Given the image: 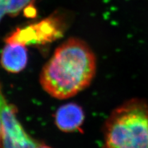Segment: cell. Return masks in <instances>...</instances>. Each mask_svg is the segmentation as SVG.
Returning <instances> with one entry per match:
<instances>
[{"instance_id": "3957f363", "label": "cell", "mask_w": 148, "mask_h": 148, "mask_svg": "<svg viewBox=\"0 0 148 148\" xmlns=\"http://www.w3.org/2000/svg\"><path fill=\"white\" fill-rule=\"evenodd\" d=\"M17 110L6 99L0 85V148H35L40 143L24 130L17 117Z\"/></svg>"}, {"instance_id": "6da1fadb", "label": "cell", "mask_w": 148, "mask_h": 148, "mask_svg": "<svg viewBox=\"0 0 148 148\" xmlns=\"http://www.w3.org/2000/svg\"><path fill=\"white\" fill-rule=\"evenodd\" d=\"M96 59L84 41L72 38L56 49L40 73L44 90L59 99L71 98L85 89L96 74Z\"/></svg>"}, {"instance_id": "8992f818", "label": "cell", "mask_w": 148, "mask_h": 148, "mask_svg": "<svg viewBox=\"0 0 148 148\" xmlns=\"http://www.w3.org/2000/svg\"><path fill=\"white\" fill-rule=\"evenodd\" d=\"M1 54L0 63L8 72L17 73L25 68L28 53L25 46L16 43H6Z\"/></svg>"}, {"instance_id": "5b68a950", "label": "cell", "mask_w": 148, "mask_h": 148, "mask_svg": "<svg viewBox=\"0 0 148 148\" xmlns=\"http://www.w3.org/2000/svg\"><path fill=\"white\" fill-rule=\"evenodd\" d=\"M85 113L79 105L67 103L61 106L55 113L54 121L58 128L64 132H75L81 127Z\"/></svg>"}, {"instance_id": "52a82bcc", "label": "cell", "mask_w": 148, "mask_h": 148, "mask_svg": "<svg viewBox=\"0 0 148 148\" xmlns=\"http://www.w3.org/2000/svg\"><path fill=\"white\" fill-rule=\"evenodd\" d=\"M8 14L11 17H16L27 8L34 6L35 0H7Z\"/></svg>"}, {"instance_id": "7a4b0ae2", "label": "cell", "mask_w": 148, "mask_h": 148, "mask_svg": "<svg viewBox=\"0 0 148 148\" xmlns=\"http://www.w3.org/2000/svg\"><path fill=\"white\" fill-rule=\"evenodd\" d=\"M105 148H148V104L133 99L115 109L104 126Z\"/></svg>"}, {"instance_id": "ba28073f", "label": "cell", "mask_w": 148, "mask_h": 148, "mask_svg": "<svg viewBox=\"0 0 148 148\" xmlns=\"http://www.w3.org/2000/svg\"><path fill=\"white\" fill-rule=\"evenodd\" d=\"M6 14H8L7 0H0V21Z\"/></svg>"}, {"instance_id": "277c9868", "label": "cell", "mask_w": 148, "mask_h": 148, "mask_svg": "<svg viewBox=\"0 0 148 148\" xmlns=\"http://www.w3.org/2000/svg\"><path fill=\"white\" fill-rule=\"evenodd\" d=\"M64 19L54 14L38 23L17 28L7 36L6 43H16L24 46L45 45L58 39L64 29Z\"/></svg>"}, {"instance_id": "9c48e42d", "label": "cell", "mask_w": 148, "mask_h": 148, "mask_svg": "<svg viewBox=\"0 0 148 148\" xmlns=\"http://www.w3.org/2000/svg\"><path fill=\"white\" fill-rule=\"evenodd\" d=\"M35 148H51V147L48 146H46V145H43V144H41V143H40V144L37 146Z\"/></svg>"}, {"instance_id": "30bf717a", "label": "cell", "mask_w": 148, "mask_h": 148, "mask_svg": "<svg viewBox=\"0 0 148 148\" xmlns=\"http://www.w3.org/2000/svg\"><path fill=\"white\" fill-rule=\"evenodd\" d=\"M1 117H0V135H1Z\"/></svg>"}]
</instances>
